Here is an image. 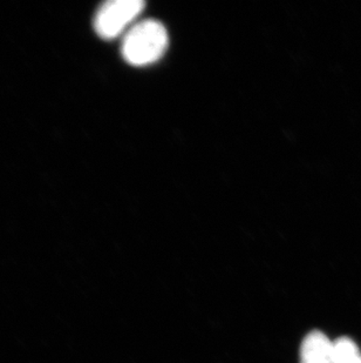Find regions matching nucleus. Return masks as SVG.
<instances>
[{
  "mask_svg": "<svg viewBox=\"0 0 361 363\" xmlns=\"http://www.w3.org/2000/svg\"><path fill=\"white\" fill-rule=\"evenodd\" d=\"M169 44L168 32L160 21H139L123 35L121 53L133 66H147L164 57Z\"/></svg>",
  "mask_w": 361,
  "mask_h": 363,
  "instance_id": "f257e3e1",
  "label": "nucleus"
},
{
  "mask_svg": "<svg viewBox=\"0 0 361 363\" xmlns=\"http://www.w3.org/2000/svg\"><path fill=\"white\" fill-rule=\"evenodd\" d=\"M146 4L142 0H110L99 7L94 18L96 33L103 39L126 35L137 24Z\"/></svg>",
  "mask_w": 361,
  "mask_h": 363,
  "instance_id": "f03ea898",
  "label": "nucleus"
},
{
  "mask_svg": "<svg viewBox=\"0 0 361 363\" xmlns=\"http://www.w3.org/2000/svg\"><path fill=\"white\" fill-rule=\"evenodd\" d=\"M333 342L324 333H309L300 347V363H332Z\"/></svg>",
  "mask_w": 361,
  "mask_h": 363,
  "instance_id": "7ed1b4c3",
  "label": "nucleus"
},
{
  "mask_svg": "<svg viewBox=\"0 0 361 363\" xmlns=\"http://www.w3.org/2000/svg\"><path fill=\"white\" fill-rule=\"evenodd\" d=\"M332 363H361V353L355 341L340 337L333 342Z\"/></svg>",
  "mask_w": 361,
  "mask_h": 363,
  "instance_id": "20e7f679",
  "label": "nucleus"
}]
</instances>
